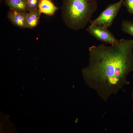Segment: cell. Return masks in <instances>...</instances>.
<instances>
[{
	"label": "cell",
	"instance_id": "6da1fadb",
	"mask_svg": "<svg viewBox=\"0 0 133 133\" xmlns=\"http://www.w3.org/2000/svg\"><path fill=\"white\" fill-rule=\"evenodd\" d=\"M89 50V64L83 73L89 84L106 100L129 83L127 77L133 72V40L121 39L110 46L101 44Z\"/></svg>",
	"mask_w": 133,
	"mask_h": 133
},
{
	"label": "cell",
	"instance_id": "7a4b0ae2",
	"mask_svg": "<svg viewBox=\"0 0 133 133\" xmlns=\"http://www.w3.org/2000/svg\"><path fill=\"white\" fill-rule=\"evenodd\" d=\"M96 0H62V16L66 25L77 31L84 28L98 7Z\"/></svg>",
	"mask_w": 133,
	"mask_h": 133
},
{
	"label": "cell",
	"instance_id": "3957f363",
	"mask_svg": "<svg viewBox=\"0 0 133 133\" xmlns=\"http://www.w3.org/2000/svg\"><path fill=\"white\" fill-rule=\"evenodd\" d=\"M124 0L109 4L95 19L90 21L91 25L108 28L112 24L115 19L123 6Z\"/></svg>",
	"mask_w": 133,
	"mask_h": 133
},
{
	"label": "cell",
	"instance_id": "277c9868",
	"mask_svg": "<svg viewBox=\"0 0 133 133\" xmlns=\"http://www.w3.org/2000/svg\"><path fill=\"white\" fill-rule=\"evenodd\" d=\"M86 30L96 39L106 43L112 44L119 41L107 28L90 25Z\"/></svg>",
	"mask_w": 133,
	"mask_h": 133
},
{
	"label": "cell",
	"instance_id": "5b68a950",
	"mask_svg": "<svg viewBox=\"0 0 133 133\" xmlns=\"http://www.w3.org/2000/svg\"><path fill=\"white\" fill-rule=\"evenodd\" d=\"M27 13L10 10L8 17L11 22L15 25L20 28H26L25 21Z\"/></svg>",
	"mask_w": 133,
	"mask_h": 133
},
{
	"label": "cell",
	"instance_id": "8992f818",
	"mask_svg": "<svg viewBox=\"0 0 133 133\" xmlns=\"http://www.w3.org/2000/svg\"><path fill=\"white\" fill-rule=\"evenodd\" d=\"M38 9L41 13L51 16L58 9L51 0H40Z\"/></svg>",
	"mask_w": 133,
	"mask_h": 133
},
{
	"label": "cell",
	"instance_id": "52a82bcc",
	"mask_svg": "<svg viewBox=\"0 0 133 133\" xmlns=\"http://www.w3.org/2000/svg\"><path fill=\"white\" fill-rule=\"evenodd\" d=\"M41 14L38 8L27 13L25 21L26 28H32L36 27L38 24Z\"/></svg>",
	"mask_w": 133,
	"mask_h": 133
},
{
	"label": "cell",
	"instance_id": "ba28073f",
	"mask_svg": "<svg viewBox=\"0 0 133 133\" xmlns=\"http://www.w3.org/2000/svg\"><path fill=\"white\" fill-rule=\"evenodd\" d=\"M6 3L10 10L27 12L26 0H6Z\"/></svg>",
	"mask_w": 133,
	"mask_h": 133
},
{
	"label": "cell",
	"instance_id": "9c48e42d",
	"mask_svg": "<svg viewBox=\"0 0 133 133\" xmlns=\"http://www.w3.org/2000/svg\"><path fill=\"white\" fill-rule=\"evenodd\" d=\"M121 29L125 33L133 36V22L123 20L122 23Z\"/></svg>",
	"mask_w": 133,
	"mask_h": 133
},
{
	"label": "cell",
	"instance_id": "30bf717a",
	"mask_svg": "<svg viewBox=\"0 0 133 133\" xmlns=\"http://www.w3.org/2000/svg\"><path fill=\"white\" fill-rule=\"evenodd\" d=\"M40 0H26L27 11L29 12L38 8Z\"/></svg>",
	"mask_w": 133,
	"mask_h": 133
},
{
	"label": "cell",
	"instance_id": "8fae6325",
	"mask_svg": "<svg viewBox=\"0 0 133 133\" xmlns=\"http://www.w3.org/2000/svg\"><path fill=\"white\" fill-rule=\"evenodd\" d=\"M123 5L126 7L129 13L133 15V0H124Z\"/></svg>",
	"mask_w": 133,
	"mask_h": 133
},
{
	"label": "cell",
	"instance_id": "7c38bea8",
	"mask_svg": "<svg viewBox=\"0 0 133 133\" xmlns=\"http://www.w3.org/2000/svg\"><path fill=\"white\" fill-rule=\"evenodd\" d=\"M132 97L133 99V90L132 94Z\"/></svg>",
	"mask_w": 133,
	"mask_h": 133
},
{
	"label": "cell",
	"instance_id": "4fadbf2b",
	"mask_svg": "<svg viewBox=\"0 0 133 133\" xmlns=\"http://www.w3.org/2000/svg\"><path fill=\"white\" fill-rule=\"evenodd\" d=\"M1 0H0V1Z\"/></svg>",
	"mask_w": 133,
	"mask_h": 133
}]
</instances>
